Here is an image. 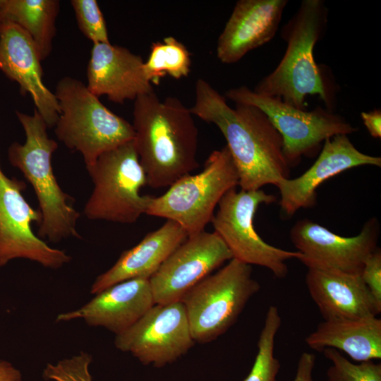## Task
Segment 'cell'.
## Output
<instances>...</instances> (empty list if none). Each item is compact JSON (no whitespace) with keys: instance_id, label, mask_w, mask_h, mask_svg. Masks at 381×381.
Listing matches in <instances>:
<instances>
[{"instance_id":"cell-1","label":"cell","mask_w":381,"mask_h":381,"mask_svg":"<svg viewBox=\"0 0 381 381\" xmlns=\"http://www.w3.org/2000/svg\"><path fill=\"white\" fill-rule=\"evenodd\" d=\"M190 111L222 132L236 166L241 189L260 190L289 178L290 167L283 153L282 138L260 109L243 104L229 107L224 96L200 78L195 83V102Z\"/></svg>"},{"instance_id":"cell-2","label":"cell","mask_w":381,"mask_h":381,"mask_svg":"<svg viewBox=\"0 0 381 381\" xmlns=\"http://www.w3.org/2000/svg\"><path fill=\"white\" fill-rule=\"evenodd\" d=\"M134 142L147 185L169 187L198 167V131L181 101L152 91L134 100Z\"/></svg>"},{"instance_id":"cell-3","label":"cell","mask_w":381,"mask_h":381,"mask_svg":"<svg viewBox=\"0 0 381 381\" xmlns=\"http://www.w3.org/2000/svg\"><path fill=\"white\" fill-rule=\"evenodd\" d=\"M328 22L323 0H303L281 31L286 43L277 66L255 86L254 92L279 98L295 108L306 110V97L318 95L326 109L334 111L335 91L327 78V71L315 61L313 50Z\"/></svg>"},{"instance_id":"cell-4","label":"cell","mask_w":381,"mask_h":381,"mask_svg":"<svg viewBox=\"0 0 381 381\" xmlns=\"http://www.w3.org/2000/svg\"><path fill=\"white\" fill-rule=\"evenodd\" d=\"M25 140L14 142L7 150L11 164L20 170L31 184L42 215L37 236L52 243L69 238H81L77 229L79 212L73 200L59 186L52 165V157L58 148L49 138L44 120L35 109L30 115L17 111Z\"/></svg>"},{"instance_id":"cell-5","label":"cell","mask_w":381,"mask_h":381,"mask_svg":"<svg viewBox=\"0 0 381 381\" xmlns=\"http://www.w3.org/2000/svg\"><path fill=\"white\" fill-rule=\"evenodd\" d=\"M54 95L60 111L54 126L56 136L82 155L85 167L134 139L133 125L105 107L79 80L62 78Z\"/></svg>"},{"instance_id":"cell-6","label":"cell","mask_w":381,"mask_h":381,"mask_svg":"<svg viewBox=\"0 0 381 381\" xmlns=\"http://www.w3.org/2000/svg\"><path fill=\"white\" fill-rule=\"evenodd\" d=\"M238 186V175L226 146L213 151L198 174L185 175L162 195L150 196L146 214L179 224L188 236L205 230L222 197Z\"/></svg>"},{"instance_id":"cell-7","label":"cell","mask_w":381,"mask_h":381,"mask_svg":"<svg viewBox=\"0 0 381 381\" xmlns=\"http://www.w3.org/2000/svg\"><path fill=\"white\" fill-rule=\"evenodd\" d=\"M85 167L93 183L83 211L87 219L130 224L146 214L150 195L140 194L147 182L134 139Z\"/></svg>"},{"instance_id":"cell-8","label":"cell","mask_w":381,"mask_h":381,"mask_svg":"<svg viewBox=\"0 0 381 381\" xmlns=\"http://www.w3.org/2000/svg\"><path fill=\"white\" fill-rule=\"evenodd\" d=\"M260 289L252 267L232 258L181 298L194 341L207 343L225 333Z\"/></svg>"},{"instance_id":"cell-9","label":"cell","mask_w":381,"mask_h":381,"mask_svg":"<svg viewBox=\"0 0 381 381\" xmlns=\"http://www.w3.org/2000/svg\"><path fill=\"white\" fill-rule=\"evenodd\" d=\"M224 97L235 104L255 107L267 116L282 138L283 153L290 167L298 165L303 156H314L326 139L358 131L344 116L326 108L298 109L279 98L259 95L246 86L229 89Z\"/></svg>"},{"instance_id":"cell-10","label":"cell","mask_w":381,"mask_h":381,"mask_svg":"<svg viewBox=\"0 0 381 381\" xmlns=\"http://www.w3.org/2000/svg\"><path fill=\"white\" fill-rule=\"evenodd\" d=\"M276 197L262 190L232 188L221 199L211 223L215 232L230 250L233 258L249 265L268 269L274 277L288 274L286 261L298 259V251L286 250L265 242L254 227V217L262 204L274 202Z\"/></svg>"},{"instance_id":"cell-11","label":"cell","mask_w":381,"mask_h":381,"mask_svg":"<svg viewBox=\"0 0 381 381\" xmlns=\"http://www.w3.org/2000/svg\"><path fill=\"white\" fill-rule=\"evenodd\" d=\"M25 188L23 181L7 176L0 163V267L15 259H26L59 269L71 257L50 247L33 232L32 226L40 224L42 215L24 198Z\"/></svg>"},{"instance_id":"cell-12","label":"cell","mask_w":381,"mask_h":381,"mask_svg":"<svg viewBox=\"0 0 381 381\" xmlns=\"http://www.w3.org/2000/svg\"><path fill=\"white\" fill-rule=\"evenodd\" d=\"M194 343L181 301L155 304L114 339L117 349L131 353L144 365L157 368L176 361Z\"/></svg>"},{"instance_id":"cell-13","label":"cell","mask_w":381,"mask_h":381,"mask_svg":"<svg viewBox=\"0 0 381 381\" xmlns=\"http://www.w3.org/2000/svg\"><path fill=\"white\" fill-rule=\"evenodd\" d=\"M380 224L370 219L358 234L345 237L308 219L298 221L290 231L292 243L308 268L361 274L367 258L376 250Z\"/></svg>"},{"instance_id":"cell-14","label":"cell","mask_w":381,"mask_h":381,"mask_svg":"<svg viewBox=\"0 0 381 381\" xmlns=\"http://www.w3.org/2000/svg\"><path fill=\"white\" fill-rule=\"evenodd\" d=\"M232 258L215 232L204 230L188 236L149 279L155 304L181 301L191 288Z\"/></svg>"},{"instance_id":"cell-15","label":"cell","mask_w":381,"mask_h":381,"mask_svg":"<svg viewBox=\"0 0 381 381\" xmlns=\"http://www.w3.org/2000/svg\"><path fill=\"white\" fill-rule=\"evenodd\" d=\"M370 165L380 167L381 157L359 151L347 135H337L325 140L313 164L295 179H284L276 186L280 193L279 205L286 217L298 210L316 205V190L329 179L348 169Z\"/></svg>"},{"instance_id":"cell-16","label":"cell","mask_w":381,"mask_h":381,"mask_svg":"<svg viewBox=\"0 0 381 381\" xmlns=\"http://www.w3.org/2000/svg\"><path fill=\"white\" fill-rule=\"evenodd\" d=\"M42 60L30 35L16 24L0 23V71L17 83L23 95L29 94L48 128L54 127L59 106L43 80Z\"/></svg>"},{"instance_id":"cell-17","label":"cell","mask_w":381,"mask_h":381,"mask_svg":"<svg viewBox=\"0 0 381 381\" xmlns=\"http://www.w3.org/2000/svg\"><path fill=\"white\" fill-rule=\"evenodd\" d=\"M155 304L148 279L135 278L115 284L80 308L61 313L56 322L83 320L120 334L133 325Z\"/></svg>"},{"instance_id":"cell-18","label":"cell","mask_w":381,"mask_h":381,"mask_svg":"<svg viewBox=\"0 0 381 381\" xmlns=\"http://www.w3.org/2000/svg\"><path fill=\"white\" fill-rule=\"evenodd\" d=\"M143 58L111 43L93 44L87 66V89L115 103L135 100L154 91L144 71Z\"/></svg>"},{"instance_id":"cell-19","label":"cell","mask_w":381,"mask_h":381,"mask_svg":"<svg viewBox=\"0 0 381 381\" xmlns=\"http://www.w3.org/2000/svg\"><path fill=\"white\" fill-rule=\"evenodd\" d=\"M287 0H239L219 35L218 59L226 64L270 41L277 32Z\"/></svg>"},{"instance_id":"cell-20","label":"cell","mask_w":381,"mask_h":381,"mask_svg":"<svg viewBox=\"0 0 381 381\" xmlns=\"http://www.w3.org/2000/svg\"><path fill=\"white\" fill-rule=\"evenodd\" d=\"M305 282L325 320L377 317L381 312L361 274L308 268Z\"/></svg>"},{"instance_id":"cell-21","label":"cell","mask_w":381,"mask_h":381,"mask_svg":"<svg viewBox=\"0 0 381 381\" xmlns=\"http://www.w3.org/2000/svg\"><path fill=\"white\" fill-rule=\"evenodd\" d=\"M188 236L179 224L167 220L159 229L147 234L136 246L123 251L109 270L97 276L90 293L97 294L128 279H150Z\"/></svg>"},{"instance_id":"cell-22","label":"cell","mask_w":381,"mask_h":381,"mask_svg":"<svg viewBox=\"0 0 381 381\" xmlns=\"http://www.w3.org/2000/svg\"><path fill=\"white\" fill-rule=\"evenodd\" d=\"M308 346L319 352L332 348L355 361L381 358V320L377 317L325 320L305 339Z\"/></svg>"},{"instance_id":"cell-23","label":"cell","mask_w":381,"mask_h":381,"mask_svg":"<svg viewBox=\"0 0 381 381\" xmlns=\"http://www.w3.org/2000/svg\"><path fill=\"white\" fill-rule=\"evenodd\" d=\"M59 11L58 0H0V23H11L26 31L42 61L52 50Z\"/></svg>"},{"instance_id":"cell-24","label":"cell","mask_w":381,"mask_h":381,"mask_svg":"<svg viewBox=\"0 0 381 381\" xmlns=\"http://www.w3.org/2000/svg\"><path fill=\"white\" fill-rule=\"evenodd\" d=\"M190 67V53L183 43L171 36L152 43L149 56L143 65L147 79L155 85L166 75L176 80L187 77Z\"/></svg>"},{"instance_id":"cell-25","label":"cell","mask_w":381,"mask_h":381,"mask_svg":"<svg viewBox=\"0 0 381 381\" xmlns=\"http://www.w3.org/2000/svg\"><path fill=\"white\" fill-rule=\"evenodd\" d=\"M281 324L277 307L270 306L259 336L255 362L243 381H277L280 363L274 356V340Z\"/></svg>"},{"instance_id":"cell-26","label":"cell","mask_w":381,"mask_h":381,"mask_svg":"<svg viewBox=\"0 0 381 381\" xmlns=\"http://www.w3.org/2000/svg\"><path fill=\"white\" fill-rule=\"evenodd\" d=\"M322 352L332 363L327 370L329 381H381L380 363L368 361L355 364L332 348Z\"/></svg>"},{"instance_id":"cell-27","label":"cell","mask_w":381,"mask_h":381,"mask_svg":"<svg viewBox=\"0 0 381 381\" xmlns=\"http://www.w3.org/2000/svg\"><path fill=\"white\" fill-rule=\"evenodd\" d=\"M81 32L93 44L110 43L105 20L95 0H71Z\"/></svg>"},{"instance_id":"cell-28","label":"cell","mask_w":381,"mask_h":381,"mask_svg":"<svg viewBox=\"0 0 381 381\" xmlns=\"http://www.w3.org/2000/svg\"><path fill=\"white\" fill-rule=\"evenodd\" d=\"M92 360L90 353L80 351L55 363H47L43 370L42 377L52 381H92L90 373Z\"/></svg>"},{"instance_id":"cell-29","label":"cell","mask_w":381,"mask_h":381,"mask_svg":"<svg viewBox=\"0 0 381 381\" xmlns=\"http://www.w3.org/2000/svg\"><path fill=\"white\" fill-rule=\"evenodd\" d=\"M361 277L371 295L381 307V252L377 248L365 260Z\"/></svg>"},{"instance_id":"cell-30","label":"cell","mask_w":381,"mask_h":381,"mask_svg":"<svg viewBox=\"0 0 381 381\" xmlns=\"http://www.w3.org/2000/svg\"><path fill=\"white\" fill-rule=\"evenodd\" d=\"M315 365V354L303 352L298 359L294 381H315L313 376Z\"/></svg>"},{"instance_id":"cell-31","label":"cell","mask_w":381,"mask_h":381,"mask_svg":"<svg viewBox=\"0 0 381 381\" xmlns=\"http://www.w3.org/2000/svg\"><path fill=\"white\" fill-rule=\"evenodd\" d=\"M361 117L370 135L375 138H381V111L374 109L368 112L363 111Z\"/></svg>"},{"instance_id":"cell-32","label":"cell","mask_w":381,"mask_h":381,"mask_svg":"<svg viewBox=\"0 0 381 381\" xmlns=\"http://www.w3.org/2000/svg\"><path fill=\"white\" fill-rule=\"evenodd\" d=\"M21 372L11 363L0 359V381H22Z\"/></svg>"}]
</instances>
